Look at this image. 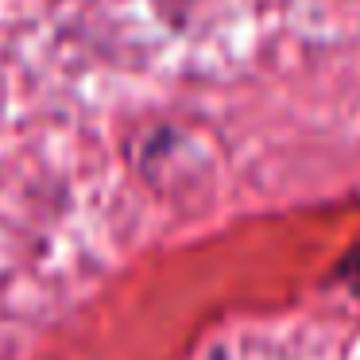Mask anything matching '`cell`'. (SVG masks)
I'll list each match as a JSON object with an SVG mask.
<instances>
[{
    "mask_svg": "<svg viewBox=\"0 0 360 360\" xmlns=\"http://www.w3.org/2000/svg\"><path fill=\"white\" fill-rule=\"evenodd\" d=\"M333 279H337V283H345V290L360 298V244H352V248L345 252L341 259H337Z\"/></svg>",
    "mask_w": 360,
    "mask_h": 360,
    "instance_id": "1",
    "label": "cell"
}]
</instances>
